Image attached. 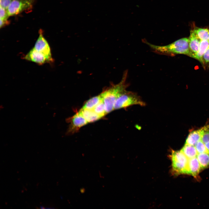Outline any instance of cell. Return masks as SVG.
<instances>
[{"label": "cell", "instance_id": "cell-10", "mask_svg": "<svg viewBox=\"0 0 209 209\" xmlns=\"http://www.w3.org/2000/svg\"><path fill=\"white\" fill-rule=\"evenodd\" d=\"M209 126H205L199 130L191 132L186 138L185 144L195 146L197 142L201 140L204 131Z\"/></svg>", "mask_w": 209, "mask_h": 209}, {"label": "cell", "instance_id": "cell-7", "mask_svg": "<svg viewBox=\"0 0 209 209\" xmlns=\"http://www.w3.org/2000/svg\"><path fill=\"white\" fill-rule=\"evenodd\" d=\"M26 60L36 63L40 65L49 62L46 56L43 54L36 50L34 48L23 57Z\"/></svg>", "mask_w": 209, "mask_h": 209}, {"label": "cell", "instance_id": "cell-16", "mask_svg": "<svg viewBox=\"0 0 209 209\" xmlns=\"http://www.w3.org/2000/svg\"><path fill=\"white\" fill-rule=\"evenodd\" d=\"M209 47V41L201 40L199 46V50L194 59L200 62L201 57Z\"/></svg>", "mask_w": 209, "mask_h": 209}, {"label": "cell", "instance_id": "cell-9", "mask_svg": "<svg viewBox=\"0 0 209 209\" xmlns=\"http://www.w3.org/2000/svg\"><path fill=\"white\" fill-rule=\"evenodd\" d=\"M188 39L190 57L194 58L198 51L200 42L201 40L197 37L193 30L191 31Z\"/></svg>", "mask_w": 209, "mask_h": 209}, {"label": "cell", "instance_id": "cell-8", "mask_svg": "<svg viewBox=\"0 0 209 209\" xmlns=\"http://www.w3.org/2000/svg\"><path fill=\"white\" fill-rule=\"evenodd\" d=\"M70 121L71 124L69 131L71 133L77 131L81 127L88 123L79 112L73 116L71 118Z\"/></svg>", "mask_w": 209, "mask_h": 209}, {"label": "cell", "instance_id": "cell-12", "mask_svg": "<svg viewBox=\"0 0 209 209\" xmlns=\"http://www.w3.org/2000/svg\"><path fill=\"white\" fill-rule=\"evenodd\" d=\"M78 112L88 122H93L101 118L93 110H89L82 108Z\"/></svg>", "mask_w": 209, "mask_h": 209}, {"label": "cell", "instance_id": "cell-21", "mask_svg": "<svg viewBox=\"0 0 209 209\" xmlns=\"http://www.w3.org/2000/svg\"><path fill=\"white\" fill-rule=\"evenodd\" d=\"M9 17L7 10L0 6V19L6 22H9L8 19Z\"/></svg>", "mask_w": 209, "mask_h": 209}, {"label": "cell", "instance_id": "cell-18", "mask_svg": "<svg viewBox=\"0 0 209 209\" xmlns=\"http://www.w3.org/2000/svg\"><path fill=\"white\" fill-rule=\"evenodd\" d=\"M93 110L101 118L107 113L103 100L96 106Z\"/></svg>", "mask_w": 209, "mask_h": 209}, {"label": "cell", "instance_id": "cell-19", "mask_svg": "<svg viewBox=\"0 0 209 209\" xmlns=\"http://www.w3.org/2000/svg\"><path fill=\"white\" fill-rule=\"evenodd\" d=\"M200 62L204 67H209V47L202 55Z\"/></svg>", "mask_w": 209, "mask_h": 209}, {"label": "cell", "instance_id": "cell-20", "mask_svg": "<svg viewBox=\"0 0 209 209\" xmlns=\"http://www.w3.org/2000/svg\"><path fill=\"white\" fill-rule=\"evenodd\" d=\"M194 146L198 154L208 152L205 143L201 140L197 142Z\"/></svg>", "mask_w": 209, "mask_h": 209}, {"label": "cell", "instance_id": "cell-5", "mask_svg": "<svg viewBox=\"0 0 209 209\" xmlns=\"http://www.w3.org/2000/svg\"><path fill=\"white\" fill-rule=\"evenodd\" d=\"M35 0H13L7 9L9 17L31 9Z\"/></svg>", "mask_w": 209, "mask_h": 209}, {"label": "cell", "instance_id": "cell-23", "mask_svg": "<svg viewBox=\"0 0 209 209\" xmlns=\"http://www.w3.org/2000/svg\"><path fill=\"white\" fill-rule=\"evenodd\" d=\"M13 0H0V6L7 10Z\"/></svg>", "mask_w": 209, "mask_h": 209}, {"label": "cell", "instance_id": "cell-14", "mask_svg": "<svg viewBox=\"0 0 209 209\" xmlns=\"http://www.w3.org/2000/svg\"><path fill=\"white\" fill-rule=\"evenodd\" d=\"M103 100L100 95L93 97L87 100L84 104L82 108L93 110L98 103Z\"/></svg>", "mask_w": 209, "mask_h": 209}, {"label": "cell", "instance_id": "cell-2", "mask_svg": "<svg viewBox=\"0 0 209 209\" xmlns=\"http://www.w3.org/2000/svg\"><path fill=\"white\" fill-rule=\"evenodd\" d=\"M145 42L156 53L160 54L169 55L184 54L190 57L188 38H183L168 45L162 46Z\"/></svg>", "mask_w": 209, "mask_h": 209}, {"label": "cell", "instance_id": "cell-11", "mask_svg": "<svg viewBox=\"0 0 209 209\" xmlns=\"http://www.w3.org/2000/svg\"><path fill=\"white\" fill-rule=\"evenodd\" d=\"M201 169V166L197 157L189 159L187 174L196 177Z\"/></svg>", "mask_w": 209, "mask_h": 209}, {"label": "cell", "instance_id": "cell-22", "mask_svg": "<svg viewBox=\"0 0 209 209\" xmlns=\"http://www.w3.org/2000/svg\"><path fill=\"white\" fill-rule=\"evenodd\" d=\"M201 140L205 144L209 142V126L204 131Z\"/></svg>", "mask_w": 209, "mask_h": 209}, {"label": "cell", "instance_id": "cell-17", "mask_svg": "<svg viewBox=\"0 0 209 209\" xmlns=\"http://www.w3.org/2000/svg\"><path fill=\"white\" fill-rule=\"evenodd\" d=\"M197 157L202 169L209 166V153L204 152L198 154Z\"/></svg>", "mask_w": 209, "mask_h": 209}, {"label": "cell", "instance_id": "cell-13", "mask_svg": "<svg viewBox=\"0 0 209 209\" xmlns=\"http://www.w3.org/2000/svg\"><path fill=\"white\" fill-rule=\"evenodd\" d=\"M181 150L189 159L197 157L198 154L194 145L185 144Z\"/></svg>", "mask_w": 209, "mask_h": 209}, {"label": "cell", "instance_id": "cell-4", "mask_svg": "<svg viewBox=\"0 0 209 209\" xmlns=\"http://www.w3.org/2000/svg\"><path fill=\"white\" fill-rule=\"evenodd\" d=\"M170 156L174 173L176 174H187L189 159L183 152L181 150H172Z\"/></svg>", "mask_w": 209, "mask_h": 209}, {"label": "cell", "instance_id": "cell-1", "mask_svg": "<svg viewBox=\"0 0 209 209\" xmlns=\"http://www.w3.org/2000/svg\"><path fill=\"white\" fill-rule=\"evenodd\" d=\"M127 72L124 73L121 80L118 84L113 85L103 91L101 95L107 113L114 109V106L117 98L126 91L128 87L126 82Z\"/></svg>", "mask_w": 209, "mask_h": 209}, {"label": "cell", "instance_id": "cell-24", "mask_svg": "<svg viewBox=\"0 0 209 209\" xmlns=\"http://www.w3.org/2000/svg\"><path fill=\"white\" fill-rule=\"evenodd\" d=\"M205 144L208 152L209 153V142L206 143Z\"/></svg>", "mask_w": 209, "mask_h": 209}, {"label": "cell", "instance_id": "cell-6", "mask_svg": "<svg viewBox=\"0 0 209 209\" xmlns=\"http://www.w3.org/2000/svg\"><path fill=\"white\" fill-rule=\"evenodd\" d=\"M42 30L39 32V36L33 47L36 50L44 54L49 62L53 61L51 49L49 45L43 35Z\"/></svg>", "mask_w": 209, "mask_h": 209}, {"label": "cell", "instance_id": "cell-15", "mask_svg": "<svg viewBox=\"0 0 209 209\" xmlns=\"http://www.w3.org/2000/svg\"><path fill=\"white\" fill-rule=\"evenodd\" d=\"M192 30L201 40L209 41V29L195 27Z\"/></svg>", "mask_w": 209, "mask_h": 209}, {"label": "cell", "instance_id": "cell-3", "mask_svg": "<svg viewBox=\"0 0 209 209\" xmlns=\"http://www.w3.org/2000/svg\"><path fill=\"white\" fill-rule=\"evenodd\" d=\"M145 106V103L136 93L126 91L118 97L116 101L114 109L126 108L133 105Z\"/></svg>", "mask_w": 209, "mask_h": 209}]
</instances>
